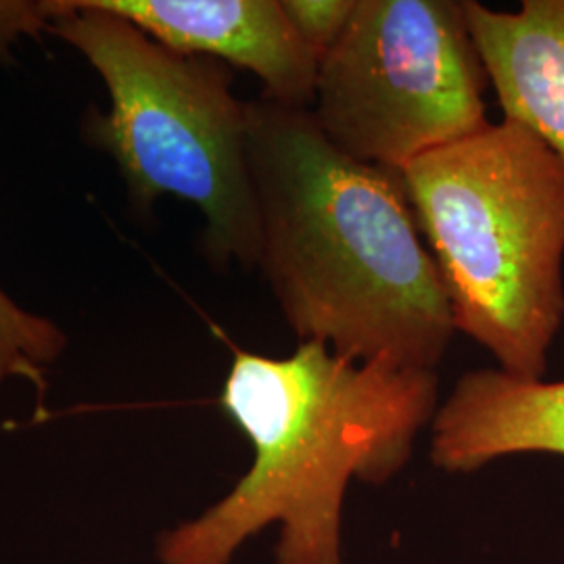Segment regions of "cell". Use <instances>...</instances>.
<instances>
[{"instance_id":"1","label":"cell","mask_w":564,"mask_h":564,"mask_svg":"<svg viewBox=\"0 0 564 564\" xmlns=\"http://www.w3.org/2000/svg\"><path fill=\"white\" fill-rule=\"evenodd\" d=\"M258 268L300 341L435 370L456 333L400 172L347 158L310 109L247 102Z\"/></svg>"},{"instance_id":"2","label":"cell","mask_w":564,"mask_h":564,"mask_svg":"<svg viewBox=\"0 0 564 564\" xmlns=\"http://www.w3.org/2000/svg\"><path fill=\"white\" fill-rule=\"evenodd\" d=\"M435 370L354 362L326 343L286 358L235 351L220 405L253 447L237 487L167 531L163 564H228L245 540L281 523L276 564H343L341 505L356 477L384 484L437 412Z\"/></svg>"},{"instance_id":"3","label":"cell","mask_w":564,"mask_h":564,"mask_svg":"<svg viewBox=\"0 0 564 564\" xmlns=\"http://www.w3.org/2000/svg\"><path fill=\"white\" fill-rule=\"evenodd\" d=\"M456 330L508 375L542 379L564 323V163L521 123L484 130L400 170Z\"/></svg>"},{"instance_id":"4","label":"cell","mask_w":564,"mask_h":564,"mask_svg":"<svg viewBox=\"0 0 564 564\" xmlns=\"http://www.w3.org/2000/svg\"><path fill=\"white\" fill-rule=\"evenodd\" d=\"M39 25L78 48L101 76L109 111L90 113L86 139L120 167L130 199L193 203L203 249L218 268L258 265L260 209L249 167V109L223 61L181 55L95 0L42 2Z\"/></svg>"},{"instance_id":"5","label":"cell","mask_w":564,"mask_h":564,"mask_svg":"<svg viewBox=\"0 0 564 564\" xmlns=\"http://www.w3.org/2000/svg\"><path fill=\"white\" fill-rule=\"evenodd\" d=\"M487 84L460 0H356L310 113L347 158L400 172L484 130Z\"/></svg>"},{"instance_id":"6","label":"cell","mask_w":564,"mask_h":564,"mask_svg":"<svg viewBox=\"0 0 564 564\" xmlns=\"http://www.w3.org/2000/svg\"><path fill=\"white\" fill-rule=\"evenodd\" d=\"M181 55L223 61L263 84L262 99L312 109L318 55L297 36L282 0H95Z\"/></svg>"},{"instance_id":"7","label":"cell","mask_w":564,"mask_h":564,"mask_svg":"<svg viewBox=\"0 0 564 564\" xmlns=\"http://www.w3.org/2000/svg\"><path fill=\"white\" fill-rule=\"evenodd\" d=\"M529 452L564 456V381L477 370L435 412L431 460L449 473Z\"/></svg>"},{"instance_id":"8","label":"cell","mask_w":564,"mask_h":564,"mask_svg":"<svg viewBox=\"0 0 564 564\" xmlns=\"http://www.w3.org/2000/svg\"><path fill=\"white\" fill-rule=\"evenodd\" d=\"M464 11L505 120L564 163V0H523L519 11L464 0Z\"/></svg>"},{"instance_id":"9","label":"cell","mask_w":564,"mask_h":564,"mask_svg":"<svg viewBox=\"0 0 564 564\" xmlns=\"http://www.w3.org/2000/svg\"><path fill=\"white\" fill-rule=\"evenodd\" d=\"M67 347L59 326L32 314L0 289V383L21 379L46 393L44 366L55 362Z\"/></svg>"},{"instance_id":"10","label":"cell","mask_w":564,"mask_h":564,"mask_svg":"<svg viewBox=\"0 0 564 564\" xmlns=\"http://www.w3.org/2000/svg\"><path fill=\"white\" fill-rule=\"evenodd\" d=\"M282 9L297 36L321 61L341 39L343 30L356 11V0H282Z\"/></svg>"}]
</instances>
